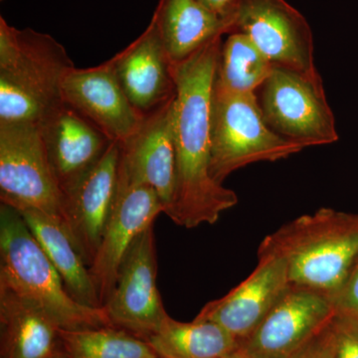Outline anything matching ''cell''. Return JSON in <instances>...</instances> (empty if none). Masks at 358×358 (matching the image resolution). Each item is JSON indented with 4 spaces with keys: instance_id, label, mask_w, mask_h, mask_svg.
I'll use <instances>...</instances> for the list:
<instances>
[{
    "instance_id": "cell-24",
    "label": "cell",
    "mask_w": 358,
    "mask_h": 358,
    "mask_svg": "<svg viewBox=\"0 0 358 358\" xmlns=\"http://www.w3.org/2000/svg\"><path fill=\"white\" fill-rule=\"evenodd\" d=\"M333 326L334 358H358V320L336 315Z\"/></svg>"
},
{
    "instance_id": "cell-14",
    "label": "cell",
    "mask_w": 358,
    "mask_h": 358,
    "mask_svg": "<svg viewBox=\"0 0 358 358\" xmlns=\"http://www.w3.org/2000/svg\"><path fill=\"white\" fill-rule=\"evenodd\" d=\"M62 96L120 145L133 138L145 117L129 102L109 61L86 69L75 67L63 82Z\"/></svg>"
},
{
    "instance_id": "cell-5",
    "label": "cell",
    "mask_w": 358,
    "mask_h": 358,
    "mask_svg": "<svg viewBox=\"0 0 358 358\" xmlns=\"http://www.w3.org/2000/svg\"><path fill=\"white\" fill-rule=\"evenodd\" d=\"M210 143L211 176L219 185L242 167L288 159L303 150L268 126L256 93H234L214 83Z\"/></svg>"
},
{
    "instance_id": "cell-11",
    "label": "cell",
    "mask_w": 358,
    "mask_h": 358,
    "mask_svg": "<svg viewBox=\"0 0 358 358\" xmlns=\"http://www.w3.org/2000/svg\"><path fill=\"white\" fill-rule=\"evenodd\" d=\"M160 213H164V208L157 193L150 186L129 178L120 166L112 213L89 267L103 307L115 288L122 261L134 240L154 225Z\"/></svg>"
},
{
    "instance_id": "cell-22",
    "label": "cell",
    "mask_w": 358,
    "mask_h": 358,
    "mask_svg": "<svg viewBox=\"0 0 358 358\" xmlns=\"http://www.w3.org/2000/svg\"><path fill=\"white\" fill-rule=\"evenodd\" d=\"M274 67L246 35L230 33L223 40L214 85L234 93H256Z\"/></svg>"
},
{
    "instance_id": "cell-21",
    "label": "cell",
    "mask_w": 358,
    "mask_h": 358,
    "mask_svg": "<svg viewBox=\"0 0 358 358\" xmlns=\"http://www.w3.org/2000/svg\"><path fill=\"white\" fill-rule=\"evenodd\" d=\"M145 341L159 358H225L239 341L210 320L181 322L167 317Z\"/></svg>"
},
{
    "instance_id": "cell-10",
    "label": "cell",
    "mask_w": 358,
    "mask_h": 358,
    "mask_svg": "<svg viewBox=\"0 0 358 358\" xmlns=\"http://www.w3.org/2000/svg\"><path fill=\"white\" fill-rule=\"evenodd\" d=\"M336 315L329 296L291 286L240 348L251 358H293Z\"/></svg>"
},
{
    "instance_id": "cell-27",
    "label": "cell",
    "mask_w": 358,
    "mask_h": 358,
    "mask_svg": "<svg viewBox=\"0 0 358 358\" xmlns=\"http://www.w3.org/2000/svg\"><path fill=\"white\" fill-rule=\"evenodd\" d=\"M205 6L223 18H230V14L238 0H200Z\"/></svg>"
},
{
    "instance_id": "cell-17",
    "label": "cell",
    "mask_w": 358,
    "mask_h": 358,
    "mask_svg": "<svg viewBox=\"0 0 358 358\" xmlns=\"http://www.w3.org/2000/svg\"><path fill=\"white\" fill-rule=\"evenodd\" d=\"M41 129L52 173L63 193L92 171L115 143L66 103Z\"/></svg>"
},
{
    "instance_id": "cell-4",
    "label": "cell",
    "mask_w": 358,
    "mask_h": 358,
    "mask_svg": "<svg viewBox=\"0 0 358 358\" xmlns=\"http://www.w3.org/2000/svg\"><path fill=\"white\" fill-rule=\"evenodd\" d=\"M0 286L59 329L112 326L103 308L86 307L72 298L20 211L6 203L0 205Z\"/></svg>"
},
{
    "instance_id": "cell-29",
    "label": "cell",
    "mask_w": 358,
    "mask_h": 358,
    "mask_svg": "<svg viewBox=\"0 0 358 358\" xmlns=\"http://www.w3.org/2000/svg\"><path fill=\"white\" fill-rule=\"evenodd\" d=\"M54 358H69V357H67V355H66V353H63V355H58V357H56Z\"/></svg>"
},
{
    "instance_id": "cell-19",
    "label": "cell",
    "mask_w": 358,
    "mask_h": 358,
    "mask_svg": "<svg viewBox=\"0 0 358 358\" xmlns=\"http://www.w3.org/2000/svg\"><path fill=\"white\" fill-rule=\"evenodd\" d=\"M60 329L0 286V358H54L63 355Z\"/></svg>"
},
{
    "instance_id": "cell-15",
    "label": "cell",
    "mask_w": 358,
    "mask_h": 358,
    "mask_svg": "<svg viewBox=\"0 0 358 358\" xmlns=\"http://www.w3.org/2000/svg\"><path fill=\"white\" fill-rule=\"evenodd\" d=\"M173 101L145 115L133 138L120 145V166L129 178L157 193L169 219L173 217L176 195Z\"/></svg>"
},
{
    "instance_id": "cell-13",
    "label": "cell",
    "mask_w": 358,
    "mask_h": 358,
    "mask_svg": "<svg viewBox=\"0 0 358 358\" xmlns=\"http://www.w3.org/2000/svg\"><path fill=\"white\" fill-rule=\"evenodd\" d=\"M289 288L284 259L258 250L253 272L222 298L206 303L196 319L215 322L241 345Z\"/></svg>"
},
{
    "instance_id": "cell-18",
    "label": "cell",
    "mask_w": 358,
    "mask_h": 358,
    "mask_svg": "<svg viewBox=\"0 0 358 358\" xmlns=\"http://www.w3.org/2000/svg\"><path fill=\"white\" fill-rule=\"evenodd\" d=\"M152 20L173 63L190 57L232 28V20L221 17L200 0H159Z\"/></svg>"
},
{
    "instance_id": "cell-9",
    "label": "cell",
    "mask_w": 358,
    "mask_h": 358,
    "mask_svg": "<svg viewBox=\"0 0 358 358\" xmlns=\"http://www.w3.org/2000/svg\"><path fill=\"white\" fill-rule=\"evenodd\" d=\"M154 225L134 240L103 310L110 324L143 341L169 317L157 288Z\"/></svg>"
},
{
    "instance_id": "cell-26",
    "label": "cell",
    "mask_w": 358,
    "mask_h": 358,
    "mask_svg": "<svg viewBox=\"0 0 358 358\" xmlns=\"http://www.w3.org/2000/svg\"><path fill=\"white\" fill-rule=\"evenodd\" d=\"M333 322L334 320L293 358H334Z\"/></svg>"
},
{
    "instance_id": "cell-1",
    "label": "cell",
    "mask_w": 358,
    "mask_h": 358,
    "mask_svg": "<svg viewBox=\"0 0 358 358\" xmlns=\"http://www.w3.org/2000/svg\"><path fill=\"white\" fill-rule=\"evenodd\" d=\"M223 37L173 63L176 195L171 220L188 229L217 222L224 211L238 203L236 193L216 182L210 171L211 95Z\"/></svg>"
},
{
    "instance_id": "cell-6",
    "label": "cell",
    "mask_w": 358,
    "mask_h": 358,
    "mask_svg": "<svg viewBox=\"0 0 358 358\" xmlns=\"http://www.w3.org/2000/svg\"><path fill=\"white\" fill-rule=\"evenodd\" d=\"M259 105L275 134L303 148L338 141L322 77L274 67L261 86Z\"/></svg>"
},
{
    "instance_id": "cell-12",
    "label": "cell",
    "mask_w": 358,
    "mask_h": 358,
    "mask_svg": "<svg viewBox=\"0 0 358 358\" xmlns=\"http://www.w3.org/2000/svg\"><path fill=\"white\" fill-rule=\"evenodd\" d=\"M121 148L112 143L100 162L63 193L61 223L85 263L95 258L114 206Z\"/></svg>"
},
{
    "instance_id": "cell-16",
    "label": "cell",
    "mask_w": 358,
    "mask_h": 358,
    "mask_svg": "<svg viewBox=\"0 0 358 358\" xmlns=\"http://www.w3.org/2000/svg\"><path fill=\"white\" fill-rule=\"evenodd\" d=\"M109 62L129 102L141 115L155 112L176 96L173 62L154 20Z\"/></svg>"
},
{
    "instance_id": "cell-8",
    "label": "cell",
    "mask_w": 358,
    "mask_h": 358,
    "mask_svg": "<svg viewBox=\"0 0 358 358\" xmlns=\"http://www.w3.org/2000/svg\"><path fill=\"white\" fill-rule=\"evenodd\" d=\"M230 17V33L246 35L275 67L320 77L312 28L287 0H238Z\"/></svg>"
},
{
    "instance_id": "cell-3",
    "label": "cell",
    "mask_w": 358,
    "mask_h": 358,
    "mask_svg": "<svg viewBox=\"0 0 358 358\" xmlns=\"http://www.w3.org/2000/svg\"><path fill=\"white\" fill-rule=\"evenodd\" d=\"M259 250L284 259L292 287L334 300L358 258V213L320 208L284 224Z\"/></svg>"
},
{
    "instance_id": "cell-7",
    "label": "cell",
    "mask_w": 358,
    "mask_h": 358,
    "mask_svg": "<svg viewBox=\"0 0 358 358\" xmlns=\"http://www.w3.org/2000/svg\"><path fill=\"white\" fill-rule=\"evenodd\" d=\"M0 200L60 218L63 192L52 173L39 124H0Z\"/></svg>"
},
{
    "instance_id": "cell-23",
    "label": "cell",
    "mask_w": 358,
    "mask_h": 358,
    "mask_svg": "<svg viewBox=\"0 0 358 358\" xmlns=\"http://www.w3.org/2000/svg\"><path fill=\"white\" fill-rule=\"evenodd\" d=\"M60 333L69 358H159L147 341L115 327Z\"/></svg>"
},
{
    "instance_id": "cell-28",
    "label": "cell",
    "mask_w": 358,
    "mask_h": 358,
    "mask_svg": "<svg viewBox=\"0 0 358 358\" xmlns=\"http://www.w3.org/2000/svg\"><path fill=\"white\" fill-rule=\"evenodd\" d=\"M225 358H251L247 353L243 352L241 348H238L236 350L231 352L229 355H227Z\"/></svg>"
},
{
    "instance_id": "cell-20",
    "label": "cell",
    "mask_w": 358,
    "mask_h": 358,
    "mask_svg": "<svg viewBox=\"0 0 358 358\" xmlns=\"http://www.w3.org/2000/svg\"><path fill=\"white\" fill-rule=\"evenodd\" d=\"M16 209L58 271L72 298L86 307L102 308L89 267L71 241L60 218L30 207Z\"/></svg>"
},
{
    "instance_id": "cell-2",
    "label": "cell",
    "mask_w": 358,
    "mask_h": 358,
    "mask_svg": "<svg viewBox=\"0 0 358 358\" xmlns=\"http://www.w3.org/2000/svg\"><path fill=\"white\" fill-rule=\"evenodd\" d=\"M75 66L62 44L0 16V124H42L64 103L62 86Z\"/></svg>"
},
{
    "instance_id": "cell-25",
    "label": "cell",
    "mask_w": 358,
    "mask_h": 358,
    "mask_svg": "<svg viewBox=\"0 0 358 358\" xmlns=\"http://www.w3.org/2000/svg\"><path fill=\"white\" fill-rule=\"evenodd\" d=\"M333 303L336 315L358 320V258Z\"/></svg>"
}]
</instances>
